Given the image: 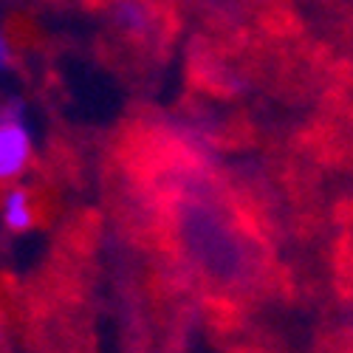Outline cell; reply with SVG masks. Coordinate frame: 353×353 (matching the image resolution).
Here are the masks:
<instances>
[{"label":"cell","instance_id":"6da1fadb","mask_svg":"<svg viewBox=\"0 0 353 353\" xmlns=\"http://www.w3.org/2000/svg\"><path fill=\"white\" fill-rule=\"evenodd\" d=\"M34 156V139L20 108L0 110V184L17 181Z\"/></svg>","mask_w":353,"mask_h":353},{"label":"cell","instance_id":"7a4b0ae2","mask_svg":"<svg viewBox=\"0 0 353 353\" xmlns=\"http://www.w3.org/2000/svg\"><path fill=\"white\" fill-rule=\"evenodd\" d=\"M0 221L9 232H28L34 226V201L23 187H9L0 203Z\"/></svg>","mask_w":353,"mask_h":353},{"label":"cell","instance_id":"3957f363","mask_svg":"<svg viewBox=\"0 0 353 353\" xmlns=\"http://www.w3.org/2000/svg\"><path fill=\"white\" fill-rule=\"evenodd\" d=\"M9 60H12V51H9V43H6L3 32H0V68L9 65Z\"/></svg>","mask_w":353,"mask_h":353}]
</instances>
